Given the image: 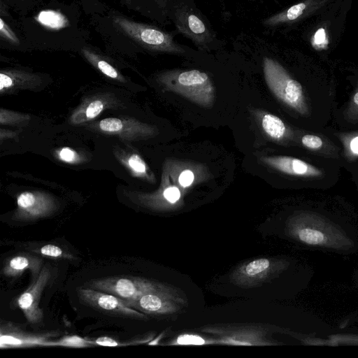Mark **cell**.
Instances as JSON below:
<instances>
[{
	"mask_svg": "<svg viewBox=\"0 0 358 358\" xmlns=\"http://www.w3.org/2000/svg\"><path fill=\"white\" fill-rule=\"evenodd\" d=\"M94 341L78 336H67L57 341H46L43 346H62L69 348H87L94 345Z\"/></svg>",
	"mask_w": 358,
	"mask_h": 358,
	"instance_id": "cell-15",
	"label": "cell"
},
{
	"mask_svg": "<svg viewBox=\"0 0 358 358\" xmlns=\"http://www.w3.org/2000/svg\"><path fill=\"white\" fill-rule=\"evenodd\" d=\"M103 108V106L101 101H95L92 102L87 108V117L90 119L95 117L101 112Z\"/></svg>",
	"mask_w": 358,
	"mask_h": 358,
	"instance_id": "cell-26",
	"label": "cell"
},
{
	"mask_svg": "<svg viewBox=\"0 0 358 358\" xmlns=\"http://www.w3.org/2000/svg\"><path fill=\"white\" fill-rule=\"evenodd\" d=\"M36 196L31 192L22 193L17 197V205L20 208V211H22L29 208L33 203L36 201Z\"/></svg>",
	"mask_w": 358,
	"mask_h": 358,
	"instance_id": "cell-22",
	"label": "cell"
},
{
	"mask_svg": "<svg viewBox=\"0 0 358 358\" xmlns=\"http://www.w3.org/2000/svg\"><path fill=\"white\" fill-rule=\"evenodd\" d=\"M48 341L46 336H32L22 333L1 334V347H27L33 345L43 346Z\"/></svg>",
	"mask_w": 358,
	"mask_h": 358,
	"instance_id": "cell-10",
	"label": "cell"
},
{
	"mask_svg": "<svg viewBox=\"0 0 358 358\" xmlns=\"http://www.w3.org/2000/svg\"><path fill=\"white\" fill-rule=\"evenodd\" d=\"M81 301L96 309L108 313L135 318H144L143 314L129 307L117 296L92 288H79L77 291Z\"/></svg>",
	"mask_w": 358,
	"mask_h": 358,
	"instance_id": "cell-5",
	"label": "cell"
},
{
	"mask_svg": "<svg viewBox=\"0 0 358 358\" xmlns=\"http://www.w3.org/2000/svg\"><path fill=\"white\" fill-rule=\"evenodd\" d=\"M51 275L50 268L48 266L43 268L34 279L31 285L17 299V306L31 324H38L43 319V314L39 308V301Z\"/></svg>",
	"mask_w": 358,
	"mask_h": 358,
	"instance_id": "cell-6",
	"label": "cell"
},
{
	"mask_svg": "<svg viewBox=\"0 0 358 358\" xmlns=\"http://www.w3.org/2000/svg\"><path fill=\"white\" fill-rule=\"evenodd\" d=\"M298 236L300 241L311 246L328 245L329 238L327 234L317 226H313L311 224L309 227L301 229L298 232Z\"/></svg>",
	"mask_w": 358,
	"mask_h": 358,
	"instance_id": "cell-12",
	"label": "cell"
},
{
	"mask_svg": "<svg viewBox=\"0 0 358 358\" xmlns=\"http://www.w3.org/2000/svg\"><path fill=\"white\" fill-rule=\"evenodd\" d=\"M13 80L8 74L5 73H0V90H2L3 88H8L13 85Z\"/></svg>",
	"mask_w": 358,
	"mask_h": 358,
	"instance_id": "cell-30",
	"label": "cell"
},
{
	"mask_svg": "<svg viewBox=\"0 0 358 358\" xmlns=\"http://www.w3.org/2000/svg\"><path fill=\"white\" fill-rule=\"evenodd\" d=\"M154 1H155L162 8H165L167 5V0H154Z\"/></svg>",
	"mask_w": 358,
	"mask_h": 358,
	"instance_id": "cell-33",
	"label": "cell"
},
{
	"mask_svg": "<svg viewBox=\"0 0 358 358\" xmlns=\"http://www.w3.org/2000/svg\"><path fill=\"white\" fill-rule=\"evenodd\" d=\"M168 88L203 106H210L214 87L209 76L199 70L171 71L162 76Z\"/></svg>",
	"mask_w": 358,
	"mask_h": 358,
	"instance_id": "cell-3",
	"label": "cell"
},
{
	"mask_svg": "<svg viewBox=\"0 0 358 358\" xmlns=\"http://www.w3.org/2000/svg\"><path fill=\"white\" fill-rule=\"evenodd\" d=\"M269 266V262L266 259H259L248 264L245 268L248 275H254L266 270Z\"/></svg>",
	"mask_w": 358,
	"mask_h": 358,
	"instance_id": "cell-18",
	"label": "cell"
},
{
	"mask_svg": "<svg viewBox=\"0 0 358 358\" xmlns=\"http://www.w3.org/2000/svg\"><path fill=\"white\" fill-rule=\"evenodd\" d=\"M42 259L36 257L29 255H18L11 258L5 264L3 273L9 277H15L21 275L26 269H30L34 278L41 271Z\"/></svg>",
	"mask_w": 358,
	"mask_h": 358,
	"instance_id": "cell-9",
	"label": "cell"
},
{
	"mask_svg": "<svg viewBox=\"0 0 358 358\" xmlns=\"http://www.w3.org/2000/svg\"><path fill=\"white\" fill-rule=\"evenodd\" d=\"M177 342L181 345H203L205 343L202 338L195 335L180 336Z\"/></svg>",
	"mask_w": 358,
	"mask_h": 358,
	"instance_id": "cell-24",
	"label": "cell"
},
{
	"mask_svg": "<svg viewBox=\"0 0 358 358\" xmlns=\"http://www.w3.org/2000/svg\"><path fill=\"white\" fill-rule=\"evenodd\" d=\"M164 196L167 201L171 203H174L179 199L180 192L176 187H169L165 189Z\"/></svg>",
	"mask_w": 358,
	"mask_h": 358,
	"instance_id": "cell-27",
	"label": "cell"
},
{
	"mask_svg": "<svg viewBox=\"0 0 358 358\" xmlns=\"http://www.w3.org/2000/svg\"><path fill=\"white\" fill-rule=\"evenodd\" d=\"M263 161L274 169L291 176L317 178L322 175V171L315 166L292 157H269L264 158Z\"/></svg>",
	"mask_w": 358,
	"mask_h": 358,
	"instance_id": "cell-8",
	"label": "cell"
},
{
	"mask_svg": "<svg viewBox=\"0 0 358 358\" xmlns=\"http://www.w3.org/2000/svg\"><path fill=\"white\" fill-rule=\"evenodd\" d=\"M350 103L351 108L355 109V112L358 113V88L353 94Z\"/></svg>",
	"mask_w": 358,
	"mask_h": 358,
	"instance_id": "cell-32",
	"label": "cell"
},
{
	"mask_svg": "<svg viewBox=\"0 0 358 358\" xmlns=\"http://www.w3.org/2000/svg\"><path fill=\"white\" fill-rule=\"evenodd\" d=\"M81 52L90 63L96 66L106 76L112 78H118L120 77L117 70L96 53L86 48H83Z\"/></svg>",
	"mask_w": 358,
	"mask_h": 358,
	"instance_id": "cell-14",
	"label": "cell"
},
{
	"mask_svg": "<svg viewBox=\"0 0 358 358\" xmlns=\"http://www.w3.org/2000/svg\"><path fill=\"white\" fill-rule=\"evenodd\" d=\"M41 255L47 257L58 258L64 255V251L58 246L48 244L43 245L39 252Z\"/></svg>",
	"mask_w": 358,
	"mask_h": 358,
	"instance_id": "cell-23",
	"label": "cell"
},
{
	"mask_svg": "<svg viewBox=\"0 0 358 358\" xmlns=\"http://www.w3.org/2000/svg\"><path fill=\"white\" fill-rule=\"evenodd\" d=\"M312 43L313 46H314L317 50L325 48L328 41L326 31L324 28H320L317 30L313 36Z\"/></svg>",
	"mask_w": 358,
	"mask_h": 358,
	"instance_id": "cell-21",
	"label": "cell"
},
{
	"mask_svg": "<svg viewBox=\"0 0 358 358\" xmlns=\"http://www.w3.org/2000/svg\"><path fill=\"white\" fill-rule=\"evenodd\" d=\"M94 344L102 346L115 347L120 346L122 344L109 337H100L94 341Z\"/></svg>",
	"mask_w": 358,
	"mask_h": 358,
	"instance_id": "cell-29",
	"label": "cell"
},
{
	"mask_svg": "<svg viewBox=\"0 0 358 358\" xmlns=\"http://www.w3.org/2000/svg\"><path fill=\"white\" fill-rule=\"evenodd\" d=\"M339 138L343 143L346 157L351 160L357 159L358 157V132L341 134Z\"/></svg>",
	"mask_w": 358,
	"mask_h": 358,
	"instance_id": "cell-16",
	"label": "cell"
},
{
	"mask_svg": "<svg viewBox=\"0 0 358 358\" xmlns=\"http://www.w3.org/2000/svg\"><path fill=\"white\" fill-rule=\"evenodd\" d=\"M125 1H129L130 0H125Z\"/></svg>",
	"mask_w": 358,
	"mask_h": 358,
	"instance_id": "cell-34",
	"label": "cell"
},
{
	"mask_svg": "<svg viewBox=\"0 0 358 358\" xmlns=\"http://www.w3.org/2000/svg\"><path fill=\"white\" fill-rule=\"evenodd\" d=\"M130 167L138 173L145 172V164L141 158L137 155H133L129 159Z\"/></svg>",
	"mask_w": 358,
	"mask_h": 358,
	"instance_id": "cell-25",
	"label": "cell"
},
{
	"mask_svg": "<svg viewBox=\"0 0 358 358\" xmlns=\"http://www.w3.org/2000/svg\"><path fill=\"white\" fill-rule=\"evenodd\" d=\"M263 64L264 78L273 94L299 114L307 115L308 107L301 85L273 59L265 57Z\"/></svg>",
	"mask_w": 358,
	"mask_h": 358,
	"instance_id": "cell-1",
	"label": "cell"
},
{
	"mask_svg": "<svg viewBox=\"0 0 358 358\" xmlns=\"http://www.w3.org/2000/svg\"><path fill=\"white\" fill-rule=\"evenodd\" d=\"M88 286L90 288L115 295L125 304L155 289L153 285L143 279L123 276L95 279Z\"/></svg>",
	"mask_w": 358,
	"mask_h": 358,
	"instance_id": "cell-4",
	"label": "cell"
},
{
	"mask_svg": "<svg viewBox=\"0 0 358 358\" xmlns=\"http://www.w3.org/2000/svg\"><path fill=\"white\" fill-rule=\"evenodd\" d=\"M61 158L66 162H71L75 157V152L69 148H63L60 152Z\"/></svg>",
	"mask_w": 358,
	"mask_h": 358,
	"instance_id": "cell-31",
	"label": "cell"
},
{
	"mask_svg": "<svg viewBox=\"0 0 358 358\" xmlns=\"http://www.w3.org/2000/svg\"><path fill=\"white\" fill-rule=\"evenodd\" d=\"M22 1H24V0H22Z\"/></svg>",
	"mask_w": 358,
	"mask_h": 358,
	"instance_id": "cell-35",
	"label": "cell"
},
{
	"mask_svg": "<svg viewBox=\"0 0 358 358\" xmlns=\"http://www.w3.org/2000/svg\"><path fill=\"white\" fill-rule=\"evenodd\" d=\"M310 5V1L299 3L282 12L266 18L263 23L265 26L273 27L294 21L304 13Z\"/></svg>",
	"mask_w": 358,
	"mask_h": 358,
	"instance_id": "cell-11",
	"label": "cell"
},
{
	"mask_svg": "<svg viewBox=\"0 0 358 358\" xmlns=\"http://www.w3.org/2000/svg\"><path fill=\"white\" fill-rule=\"evenodd\" d=\"M264 131L274 139H281L286 134V127L278 117L272 114H265L262 120Z\"/></svg>",
	"mask_w": 358,
	"mask_h": 358,
	"instance_id": "cell-13",
	"label": "cell"
},
{
	"mask_svg": "<svg viewBox=\"0 0 358 358\" xmlns=\"http://www.w3.org/2000/svg\"><path fill=\"white\" fill-rule=\"evenodd\" d=\"M178 30L201 48H208L212 35L203 21L187 8H180L174 13Z\"/></svg>",
	"mask_w": 358,
	"mask_h": 358,
	"instance_id": "cell-7",
	"label": "cell"
},
{
	"mask_svg": "<svg viewBox=\"0 0 358 358\" xmlns=\"http://www.w3.org/2000/svg\"><path fill=\"white\" fill-rule=\"evenodd\" d=\"M99 127L103 131L116 132L122 129V123L117 118H106L101 121Z\"/></svg>",
	"mask_w": 358,
	"mask_h": 358,
	"instance_id": "cell-20",
	"label": "cell"
},
{
	"mask_svg": "<svg viewBox=\"0 0 358 358\" xmlns=\"http://www.w3.org/2000/svg\"><path fill=\"white\" fill-rule=\"evenodd\" d=\"M112 20L115 28L144 48L154 51L175 54L184 52L170 34L157 27L133 21L120 15L113 16Z\"/></svg>",
	"mask_w": 358,
	"mask_h": 358,
	"instance_id": "cell-2",
	"label": "cell"
},
{
	"mask_svg": "<svg viewBox=\"0 0 358 358\" xmlns=\"http://www.w3.org/2000/svg\"><path fill=\"white\" fill-rule=\"evenodd\" d=\"M2 1V0H1Z\"/></svg>",
	"mask_w": 358,
	"mask_h": 358,
	"instance_id": "cell-36",
	"label": "cell"
},
{
	"mask_svg": "<svg viewBox=\"0 0 358 358\" xmlns=\"http://www.w3.org/2000/svg\"><path fill=\"white\" fill-rule=\"evenodd\" d=\"M178 180L182 186H189L194 180V174L189 170H185L180 175Z\"/></svg>",
	"mask_w": 358,
	"mask_h": 358,
	"instance_id": "cell-28",
	"label": "cell"
},
{
	"mask_svg": "<svg viewBox=\"0 0 358 358\" xmlns=\"http://www.w3.org/2000/svg\"><path fill=\"white\" fill-rule=\"evenodd\" d=\"M301 143L306 148L313 150H320L323 145L322 138L318 136L312 134L303 136Z\"/></svg>",
	"mask_w": 358,
	"mask_h": 358,
	"instance_id": "cell-19",
	"label": "cell"
},
{
	"mask_svg": "<svg viewBox=\"0 0 358 358\" xmlns=\"http://www.w3.org/2000/svg\"><path fill=\"white\" fill-rule=\"evenodd\" d=\"M0 36L11 44L18 45L20 43L18 37L2 17L0 19Z\"/></svg>",
	"mask_w": 358,
	"mask_h": 358,
	"instance_id": "cell-17",
	"label": "cell"
}]
</instances>
